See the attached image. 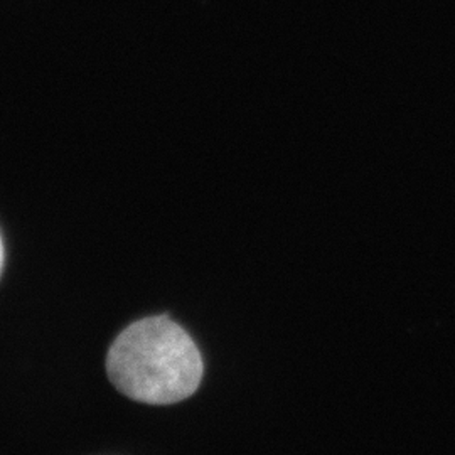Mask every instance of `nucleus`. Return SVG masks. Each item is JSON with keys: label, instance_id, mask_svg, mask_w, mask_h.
Instances as JSON below:
<instances>
[{"label": "nucleus", "instance_id": "f257e3e1", "mask_svg": "<svg viewBox=\"0 0 455 455\" xmlns=\"http://www.w3.org/2000/svg\"><path fill=\"white\" fill-rule=\"evenodd\" d=\"M107 371L132 400L172 405L199 388L204 364L193 338L163 315L129 325L108 351Z\"/></svg>", "mask_w": 455, "mask_h": 455}, {"label": "nucleus", "instance_id": "f03ea898", "mask_svg": "<svg viewBox=\"0 0 455 455\" xmlns=\"http://www.w3.org/2000/svg\"><path fill=\"white\" fill-rule=\"evenodd\" d=\"M4 260H5V251H4V243H2V236H0V274L4 268Z\"/></svg>", "mask_w": 455, "mask_h": 455}]
</instances>
